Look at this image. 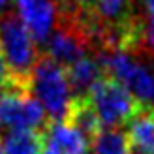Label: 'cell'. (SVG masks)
<instances>
[{
	"label": "cell",
	"instance_id": "cell-2",
	"mask_svg": "<svg viewBox=\"0 0 154 154\" xmlns=\"http://www.w3.org/2000/svg\"><path fill=\"white\" fill-rule=\"evenodd\" d=\"M28 94L40 102L49 120H64L72 103L66 70L42 53L30 73Z\"/></svg>",
	"mask_w": 154,
	"mask_h": 154
},
{
	"label": "cell",
	"instance_id": "cell-11",
	"mask_svg": "<svg viewBox=\"0 0 154 154\" xmlns=\"http://www.w3.org/2000/svg\"><path fill=\"white\" fill-rule=\"evenodd\" d=\"M92 154H130L128 135L120 128H100L90 141Z\"/></svg>",
	"mask_w": 154,
	"mask_h": 154
},
{
	"label": "cell",
	"instance_id": "cell-16",
	"mask_svg": "<svg viewBox=\"0 0 154 154\" xmlns=\"http://www.w3.org/2000/svg\"><path fill=\"white\" fill-rule=\"evenodd\" d=\"M150 105L154 107V92H152V98H150Z\"/></svg>",
	"mask_w": 154,
	"mask_h": 154
},
{
	"label": "cell",
	"instance_id": "cell-10",
	"mask_svg": "<svg viewBox=\"0 0 154 154\" xmlns=\"http://www.w3.org/2000/svg\"><path fill=\"white\" fill-rule=\"evenodd\" d=\"M2 154H43L42 132H10L0 141Z\"/></svg>",
	"mask_w": 154,
	"mask_h": 154
},
{
	"label": "cell",
	"instance_id": "cell-14",
	"mask_svg": "<svg viewBox=\"0 0 154 154\" xmlns=\"http://www.w3.org/2000/svg\"><path fill=\"white\" fill-rule=\"evenodd\" d=\"M43 154H64V152H58V150H53V149H45L43 147Z\"/></svg>",
	"mask_w": 154,
	"mask_h": 154
},
{
	"label": "cell",
	"instance_id": "cell-13",
	"mask_svg": "<svg viewBox=\"0 0 154 154\" xmlns=\"http://www.w3.org/2000/svg\"><path fill=\"white\" fill-rule=\"evenodd\" d=\"M10 88H11V75L8 72V66L4 62L2 55H0V96L10 92Z\"/></svg>",
	"mask_w": 154,
	"mask_h": 154
},
{
	"label": "cell",
	"instance_id": "cell-7",
	"mask_svg": "<svg viewBox=\"0 0 154 154\" xmlns=\"http://www.w3.org/2000/svg\"><path fill=\"white\" fill-rule=\"evenodd\" d=\"M66 77H68V85H70L72 100H83V98H88L90 90L105 75L98 58L94 55H88L81 60H77L70 68H66Z\"/></svg>",
	"mask_w": 154,
	"mask_h": 154
},
{
	"label": "cell",
	"instance_id": "cell-15",
	"mask_svg": "<svg viewBox=\"0 0 154 154\" xmlns=\"http://www.w3.org/2000/svg\"><path fill=\"white\" fill-rule=\"evenodd\" d=\"M10 2H11V0H0V10H2V8H6Z\"/></svg>",
	"mask_w": 154,
	"mask_h": 154
},
{
	"label": "cell",
	"instance_id": "cell-6",
	"mask_svg": "<svg viewBox=\"0 0 154 154\" xmlns=\"http://www.w3.org/2000/svg\"><path fill=\"white\" fill-rule=\"evenodd\" d=\"M43 147L64 154H87L90 143L81 132H77L64 120H49L42 130Z\"/></svg>",
	"mask_w": 154,
	"mask_h": 154
},
{
	"label": "cell",
	"instance_id": "cell-17",
	"mask_svg": "<svg viewBox=\"0 0 154 154\" xmlns=\"http://www.w3.org/2000/svg\"><path fill=\"white\" fill-rule=\"evenodd\" d=\"M0 154H2V149H0Z\"/></svg>",
	"mask_w": 154,
	"mask_h": 154
},
{
	"label": "cell",
	"instance_id": "cell-3",
	"mask_svg": "<svg viewBox=\"0 0 154 154\" xmlns=\"http://www.w3.org/2000/svg\"><path fill=\"white\" fill-rule=\"evenodd\" d=\"M88 103L96 113L100 126L103 128H120L122 124H128V120L143 105L130 94L126 87L109 77H103L90 90Z\"/></svg>",
	"mask_w": 154,
	"mask_h": 154
},
{
	"label": "cell",
	"instance_id": "cell-9",
	"mask_svg": "<svg viewBox=\"0 0 154 154\" xmlns=\"http://www.w3.org/2000/svg\"><path fill=\"white\" fill-rule=\"evenodd\" d=\"M64 122L73 126L77 132H81L88 139V143L92 141V137L100 132V128H102L94 109H92V105L88 103V98L72 100L70 107H68V113L64 117Z\"/></svg>",
	"mask_w": 154,
	"mask_h": 154
},
{
	"label": "cell",
	"instance_id": "cell-12",
	"mask_svg": "<svg viewBox=\"0 0 154 154\" xmlns=\"http://www.w3.org/2000/svg\"><path fill=\"white\" fill-rule=\"evenodd\" d=\"M92 2L94 0H55L57 10L66 13H81L85 10H88Z\"/></svg>",
	"mask_w": 154,
	"mask_h": 154
},
{
	"label": "cell",
	"instance_id": "cell-1",
	"mask_svg": "<svg viewBox=\"0 0 154 154\" xmlns=\"http://www.w3.org/2000/svg\"><path fill=\"white\" fill-rule=\"evenodd\" d=\"M0 55L11 75L10 92L28 94L30 73L42 53L15 10H6L0 15Z\"/></svg>",
	"mask_w": 154,
	"mask_h": 154
},
{
	"label": "cell",
	"instance_id": "cell-5",
	"mask_svg": "<svg viewBox=\"0 0 154 154\" xmlns=\"http://www.w3.org/2000/svg\"><path fill=\"white\" fill-rule=\"evenodd\" d=\"M17 13L36 45H45L57 21L55 0H17Z\"/></svg>",
	"mask_w": 154,
	"mask_h": 154
},
{
	"label": "cell",
	"instance_id": "cell-8",
	"mask_svg": "<svg viewBox=\"0 0 154 154\" xmlns=\"http://www.w3.org/2000/svg\"><path fill=\"white\" fill-rule=\"evenodd\" d=\"M130 154H154V107L141 105L128 120Z\"/></svg>",
	"mask_w": 154,
	"mask_h": 154
},
{
	"label": "cell",
	"instance_id": "cell-4",
	"mask_svg": "<svg viewBox=\"0 0 154 154\" xmlns=\"http://www.w3.org/2000/svg\"><path fill=\"white\" fill-rule=\"evenodd\" d=\"M47 115L38 100L26 92H8L0 96V128L10 132H42Z\"/></svg>",
	"mask_w": 154,
	"mask_h": 154
}]
</instances>
